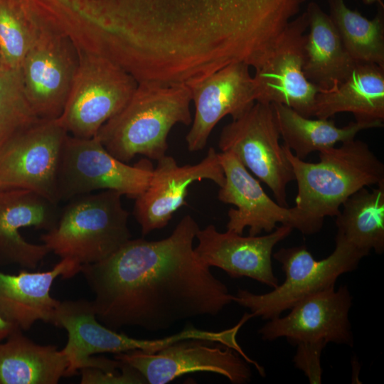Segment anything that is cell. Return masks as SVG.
Returning <instances> with one entry per match:
<instances>
[{"label":"cell","mask_w":384,"mask_h":384,"mask_svg":"<svg viewBox=\"0 0 384 384\" xmlns=\"http://www.w3.org/2000/svg\"><path fill=\"white\" fill-rule=\"evenodd\" d=\"M365 4H373L377 3L379 6H384L381 0H362Z\"/></svg>","instance_id":"32"},{"label":"cell","mask_w":384,"mask_h":384,"mask_svg":"<svg viewBox=\"0 0 384 384\" xmlns=\"http://www.w3.org/2000/svg\"><path fill=\"white\" fill-rule=\"evenodd\" d=\"M0 65H1V62H0Z\"/></svg>","instance_id":"33"},{"label":"cell","mask_w":384,"mask_h":384,"mask_svg":"<svg viewBox=\"0 0 384 384\" xmlns=\"http://www.w3.org/2000/svg\"><path fill=\"white\" fill-rule=\"evenodd\" d=\"M352 297L346 285L334 286L301 300L283 317L269 320L260 330L265 341L286 338L289 343H334L352 346L348 314Z\"/></svg>","instance_id":"14"},{"label":"cell","mask_w":384,"mask_h":384,"mask_svg":"<svg viewBox=\"0 0 384 384\" xmlns=\"http://www.w3.org/2000/svg\"><path fill=\"white\" fill-rule=\"evenodd\" d=\"M59 215L56 203L35 192L0 191V255L9 262L34 269L50 252L44 244L26 241L20 229L34 227L48 230Z\"/></svg>","instance_id":"19"},{"label":"cell","mask_w":384,"mask_h":384,"mask_svg":"<svg viewBox=\"0 0 384 384\" xmlns=\"http://www.w3.org/2000/svg\"><path fill=\"white\" fill-rule=\"evenodd\" d=\"M68 134L57 119H40L0 146V191L26 189L58 204V175Z\"/></svg>","instance_id":"9"},{"label":"cell","mask_w":384,"mask_h":384,"mask_svg":"<svg viewBox=\"0 0 384 384\" xmlns=\"http://www.w3.org/2000/svg\"><path fill=\"white\" fill-rule=\"evenodd\" d=\"M39 119L25 96L20 68L0 66V146Z\"/></svg>","instance_id":"28"},{"label":"cell","mask_w":384,"mask_h":384,"mask_svg":"<svg viewBox=\"0 0 384 384\" xmlns=\"http://www.w3.org/2000/svg\"><path fill=\"white\" fill-rule=\"evenodd\" d=\"M271 105L283 144L302 160L314 151L319 152L338 143L353 139L362 130L383 127L382 121H355L338 127L330 119H311L284 105Z\"/></svg>","instance_id":"24"},{"label":"cell","mask_w":384,"mask_h":384,"mask_svg":"<svg viewBox=\"0 0 384 384\" xmlns=\"http://www.w3.org/2000/svg\"><path fill=\"white\" fill-rule=\"evenodd\" d=\"M153 166L146 159L131 166L112 155L97 137L68 135L61 154L58 175L59 201L98 190L114 191L137 198L147 188Z\"/></svg>","instance_id":"7"},{"label":"cell","mask_w":384,"mask_h":384,"mask_svg":"<svg viewBox=\"0 0 384 384\" xmlns=\"http://www.w3.org/2000/svg\"><path fill=\"white\" fill-rule=\"evenodd\" d=\"M331 18L343 45L353 60L384 68L383 7L373 19L350 9L344 0H328Z\"/></svg>","instance_id":"26"},{"label":"cell","mask_w":384,"mask_h":384,"mask_svg":"<svg viewBox=\"0 0 384 384\" xmlns=\"http://www.w3.org/2000/svg\"><path fill=\"white\" fill-rule=\"evenodd\" d=\"M78 65V50L70 38L45 25L20 66L25 96L38 118L60 116Z\"/></svg>","instance_id":"13"},{"label":"cell","mask_w":384,"mask_h":384,"mask_svg":"<svg viewBox=\"0 0 384 384\" xmlns=\"http://www.w3.org/2000/svg\"><path fill=\"white\" fill-rule=\"evenodd\" d=\"M297 346L293 359L295 366L304 373L310 383H321L320 357L326 344L304 343L298 344Z\"/></svg>","instance_id":"30"},{"label":"cell","mask_w":384,"mask_h":384,"mask_svg":"<svg viewBox=\"0 0 384 384\" xmlns=\"http://www.w3.org/2000/svg\"><path fill=\"white\" fill-rule=\"evenodd\" d=\"M335 243L334 251L319 260L304 245L279 249L272 257L282 265L283 283L265 294L239 289L234 302L249 309L254 316L270 320L304 298L334 286L341 274L356 270L366 256L340 238H335Z\"/></svg>","instance_id":"5"},{"label":"cell","mask_w":384,"mask_h":384,"mask_svg":"<svg viewBox=\"0 0 384 384\" xmlns=\"http://www.w3.org/2000/svg\"><path fill=\"white\" fill-rule=\"evenodd\" d=\"M204 179L219 187L225 182L218 153L213 147L196 164L178 166L174 157L166 154L158 159L147 188L135 199L133 215L142 235L166 227L174 213L187 204L190 186Z\"/></svg>","instance_id":"17"},{"label":"cell","mask_w":384,"mask_h":384,"mask_svg":"<svg viewBox=\"0 0 384 384\" xmlns=\"http://www.w3.org/2000/svg\"><path fill=\"white\" fill-rule=\"evenodd\" d=\"M80 373L82 384L146 383L137 370L125 363H123L122 368L117 370H105L97 368L86 367L80 369Z\"/></svg>","instance_id":"29"},{"label":"cell","mask_w":384,"mask_h":384,"mask_svg":"<svg viewBox=\"0 0 384 384\" xmlns=\"http://www.w3.org/2000/svg\"><path fill=\"white\" fill-rule=\"evenodd\" d=\"M279 137L272 105L255 102L223 127L218 147L221 152L232 153L271 189L278 204L288 207L287 186L294 175Z\"/></svg>","instance_id":"8"},{"label":"cell","mask_w":384,"mask_h":384,"mask_svg":"<svg viewBox=\"0 0 384 384\" xmlns=\"http://www.w3.org/2000/svg\"><path fill=\"white\" fill-rule=\"evenodd\" d=\"M198 225L190 215L166 238L130 239L107 258L81 266L97 319L117 331L166 330L200 316H215L234 302L224 283L196 255Z\"/></svg>","instance_id":"1"},{"label":"cell","mask_w":384,"mask_h":384,"mask_svg":"<svg viewBox=\"0 0 384 384\" xmlns=\"http://www.w3.org/2000/svg\"><path fill=\"white\" fill-rule=\"evenodd\" d=\"M307 28L304 11L288 23L254 67L256 102L282 104L304 117H313L315 97L321 88L309 82L304 73Z\"/></svg>","instance_id":"11"},{"label":"cell","mask_w":384,"mask_h":384,"mask_svg":"<svg viewBox=\"0 0 384 384\" xmlns=\"http://www.w3.org/2000/svg\"><path fill=\"white\" fill-rule=\"evenodd\" d=\"M185 83L195 107L191 127L186 136L187 148L192 152L206 146L213 128L223 117L237 119L256 102L250 66L243 62Z\"/></svg>","instance_id":"15"},{"label":"cell","mask_w":384,"mask_h":384,"mask_svg":"<svg viewBox=\"0 0 384 384\" xmlns=\"http://www.w3.org/2000/svg\"><path fill=\"white\" fill-rule=\"evenodd\" d=\"M191 102L185 82H138L128 102L96 137L112 155L125 163L137 155L157 161L166 155L172 127L191 124Z\"/></svg>","instance_id":"3"},{"label":"cell","mask_w":384,"mask_h":384,"mask_svg":"<svg viewBox=\"0 0 384 384\" xmlns=\"http://www.w3.org/2000/svg\"><path fill=\"white\" fill-rule=\"evenodd\" d=\"M43 27L28 0H0V66L20 68Z\"/></svg>","instance_id":"27"},{"label":"cell","mask_w":384,"mask_h":384,"mask_svg":"<svg viewBox=\"0 0 384 384\" xmlns=\"http://www.w3.org/2000/svg\"><path fill=\"white\" fill-rule=\"evenodd\" d=\"M282 145L298 186L294 207L308 235L318 233L324 219L336 216L343 203L361 188L384 184V164L363 141L353 139L320 151L316 163L297 158Z\"/></svg>","instance_id":"2"},{"label":"cell","mask_w":384,"mask_h":384,"mask_svg":"<svg viewBox=\"0 0 384 384\" xmlns=\"http://www.w3.org/2000/svg\"><path fill=\"white\" fill-rule=\"evenodd\" d=\"M78 53V68L57 119L69 135L88 139L96 137L101 127L125 106L138 82L109 58Z\"/></svg>","instance_id":"6"},{"label":"cell","mask_w":384,"mask_h":384,"mask_svg":"<svg viewBox=\"0 0 384 384\" xmlns=\"http://www.w3.org/2000/svg\"><path fill=\"white\" fill-rule=\"evenodd\" d=\"M16 326L0 314V341L6 338Z\"/></svg>","instance_id":"31"},{"label":"cell","mask_w":384,"mask_h":384,"mask_svg":"<svg viewBox=\"0 0 384 384\" xmlns=\"http://www.w3.org/2000/svg\"><path fill=\"white\" fill-rule=\"evenodd\" d=\"M52 324L68 331V342L62 349L68 361L67 377L86 367L105 370L121 368L120 361L93 357L97 353L117 354L136 350L153 353L176 341L175 335L149 340L118 333L100 322L92 302L85 299L60 302Z\"/></svg>","instance_id":"10"},{"label":"cell","mask_w":384,"mask_h":384,"mask_svg":"<svg viewBox=\"0 0 384 384\" xmlns=\"http://www.w3.org/2000/svg\"><path fill=\"white\" fill-rule=\"evenodd\" d=\"M218 157L225 182L220 187L218 198L236 207L228 212L227 230L242 235L248 228L249 235L255 236L262 232L269 233L280 223L307 235L306 223L295 207H284L274 202L232 153L220 152Z\"/></svg>","instance_id":"16"},{"label":"cell","mask_w":384,"mask_h":384,"mask_svg":"<svg viewBox=\"0 0 384 384\" xmlns=\"http://www.w3.org/2000/svg\"><path fill=\"white\" fill-rule=\"evenodd\" d=\"M121 196L104 190L72 198L41 240L50 252L81 266L107 258L132 237Z\"/></svg>","instance_id":"4"},{"label":"cell","mask_w":384,"mask_h":384,"mask_svg":"<svg viewBox=\"0 0 384 384\" xmlns=\"http://www.w3.org/2000/svg\"><path fill=\"white\" fill-rule=\"evenodd\" d=\"M340 112L352 113L356 121L383 122L384 68L358 63L344 81L317 92L313 117L329 119Z\"/></svg>","instance_id":"21"},{"label":"cell","mask_w":384,"mask_h":384,"mask_svg":"<svg viewBox=\"0 0 384 384\" xmlns=\"http://www.w3.org/2000/svg\"><path fill=\"white\" fill-rule=\"evenodd\" d=\"M336 216L335 238L366 256L371 250L384 252V184L371 190L361 188L347 198Z\"/></svg>","instance_id":"25"},{"label":"cell","mask_w":384,"mask_h":384,"mask_svg":"<svg viewBox=\"0 0 384 384\" xmlns=\"http://www.w3.org/2000/svg\"><path fill=\"white\" fill-rule=\"evenodd\" d=\"M114 358L132 366L149 384H166L195 372L217 373L234 384L246 383L252 376L250 363L240 353L207 340H183L156 352L136 350L117 353Z\"/></svg>","instance_id":"12"},{"label":"cell","mask_w":384,"mask_h":384,"mask_svg":"<svg viewBox=\"0 0 384 384\" xmlns=\"http://www.w3.org/2000/svg\"><path fill=\"white\" fill-rule=\"evenodd\" d=\"M309 31L304 43V73L321 89L344 81L357 65L345 49L329 15L310 2L305 11Z\"/></svg>","instance_id":"22"},{"label":"cell","mask_w":384,"mask_h":384,"mask_svg":"<svg viewBox=\"0 0 384 384\" xmlns=\"http://www.w3.org/2000/svg\"><path fill=\"white\" fill-rule=\"evenodd\" d=\"M68 368L62 349L34 343L18 327L0 343V384H56Z\"/></svg>","instance_id":"23"},{"label":"cell","mask_w":384,"mask_h":384,"mask_svg":"<svg viewBox=\"0 0 384 384\" xmlns=\"http://www.w3.org/2000/svg\"><path fill=\"white\" fill-rule=\"evenodd\" d=\"M293 228L281 225L264 235L242 236L231 230L219 232L215 225L199 229L194 251L208 267L224 270L232 278L249 277L271 288L278 284L272 268L273 249Z\"/></svg>","instance_id":"18"},{"label":"cell","mask_w":384,"mask_h":384,"mask_svg":"<svg viewBox=\"0 0 384 384\" xmlns=\"http://www.w3.org/2000/svg\"><path fill=\"white\" fill-rule=\"evenodd\" d=\"M81 265L63 258L51 270L21 271L17 274L0 272V314L22 330H28L37 321L53 324L60 301L52 297L50 289L59 277H73Z\"/></svg>","instance_id":"20"}]
</instances>
